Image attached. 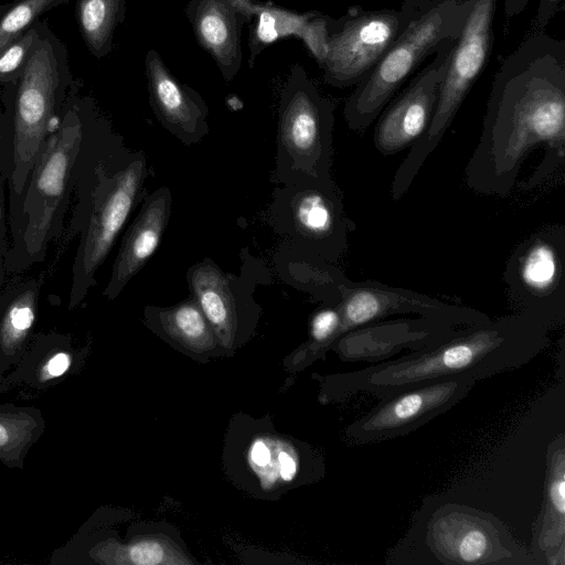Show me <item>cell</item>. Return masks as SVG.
Wrapping results in <instances>:
<instances>
[{
	"label": "cell",
	"instance_id": "1",
	"mask_svg": "<svg viewBox=\"0 0 565 565\" xmlns=\"http://www.w3.org/2000/svg\"><path fill=\"white\" fill-rule=\"evenodd\" d=\"M546 147L540 180L565 154V40L530 32L493 76L482 130L465 169L472 191L504 198L536 147Z\"/></svg>",
	"mask_w": 565,
	"mask_h": 565
},
{
	"label": "cell",
	"instance_id": "2",
	"mask_svg": "<svg viewBox=\"0 0 565 565\" xmlns=\"http://www.w3.org/2000/svg\"><path fill=\"white\" fill-rule=\"evenodd\" d=\"M550 329L524 312L461 327L449 340L330 379L331 397H387L425 382L469 376L481 381L523 366L550 345Z\"/></svg>",
	"mask_w": 565,
	"mask_h": 565
},
{
	"label": "cell",
	"instance_id": "3",
	"mask_svg": "<svg viewBox=\"0 0 565 565\" xmlns=\"http://www.w3.org/2000/svg\"><path fill=\"white\" fill-rule=\"evenodd\" d=\"M387 564L534 565L505 524L490 512L455 502L429 503Z\"/></svg>",
	"mask_w": 565,
	"mask_h": 565
},
{
	"label": "cell",
	"instance_id": "4",
	"mask_svg": "<svg viewBox=\"0 0 565 565\" xmlns=\"http://www.w3.org/2000/svg\"><path fill=\"white\" fill-rule=\"evenodd\" d=\"M73 79L65 43L40 20L23 72L2 88L13 119L12 186L18 194H22L51 127L61 116Z\"/></svg>",
	"mask_w": 565,
	"mask_h": 565
},
{
	"label": "cell",
	"instance_id": "5",
	"mask_svg": "<svg viewBox=\"0 0 565 565\" xmlns=\"http://www.w3.org/2000/svg\"><path fill=\"white\" fill-rule=\"evenodd\" d=\"M473 2L439 1L408 23L348 97L343 116L351 130L365 131L417 67L443 42L459 36Z\"/></svg>",
	"mask_w": 565,
	"mask_h": 565
},
{
	"label": "cell",
	"instance_id": "6",
	"mask_svg": "<svg viewBox=\"0 0 565 565\" xmlns=\"http://www.w3.org/2000/svg\"><path fill=\"white\" fill-rule=\"evenodd\" d=\"M153 174L143 151L122 147L96 168L90 211L73 266L70 309L96 284L95 275L110 253L131 212L148 195L146 183Z\"/></svg>",
	"mask_w": 565,
	"mask_h": 565
},
{
	"label": "cell",
	"instance_id": "7",
	"mask_svg": "<svg viewBox=\"0 0 565 565\" xmlns=\"http://www.w3.org/2000/svg\"><path fill=\"white\" fill-rule=\"evenodd\" d=\"M334 109L303 66L294 65L279 95L276 182L331 175Z\"/></svg>",
	"mask_w": 565,
	"mask_h": 565
},
{
	"label": "cell",
	"instance_id": "8",
	"mask_svg": "<svg viewBox=\"0 0 565 565\" xmlns=\"http://www.w3.org/2000/svg\"><path fill=\"white\" fill-rule=\"evenodd\" d=\"M498 0H475L462 30L450 52L439 86L437 104L426 131L411 146L391 185L393 200H399L441 141L465 98L488 63L493 41V19Z\"/></svg>",
	"mask_w": 565,
	"mask_h": 565
},
{
	"label": "cell",
	"instance_id": "9",
	"mask_svg": "<svg viewBox=\"0 0 565 565\" xmlns=\"http://www.w3.org/2000/svg\"><path fill=\"white\" fill-rule=\"evenodd\" d=\"M79 79H73L61 116L47 136L29 178L23 204V243L31 257L43 253L52 235L72 168L82 148L85 120L94 105L90 97L79 96Z\"/></svg>",
	"mask_w": 565,
	"mask_h": 565
},
{
	"label": "cell",
	"instance_id": "10",
	"mask_svg": "<svg viewBox=\"0 0 565 565\" xmlns=\"http://www.w3.org/2000/svg\"><path fill=\"white\" fill-rule=\"evenodd\" d=\"M267 220L282 242L332 264L347 253L349 233L355 228L331 175L276 188Z\"/></svg>",
	"mask_w": 565,
	"mask_h": 565
},
{
	"label": "cell",
	"instance_id": "11",
	"mask_svg": "<svg viewBox=\"0 0 565 565\" xmlns=\"http://www.w3.org/2000/svg\"><path fill=\"white\" fill-rule=\"evenodd\" d=\"M239 274L224 271L213 259L203 258L191 265L185 274L190 295L212 326L225 352L232 356L255 334L262 307L254 298L257 285L273 281L265 262L241 250Z\"/></svg>",
	"mask_w": 565,
	"mask_h": 565
},
{
	"label": "cell",
	"instance_id": "12",
	"mask_svg": "<svg viewBox=\"0 0 565 565\" xmlns=\"http://www.w3.org/2000/svg\"><path fill=\"white\" fill-rule=\"evenodd\" d=\"M433 2L404 0L399 9L349 10L328 17L327 53L320 67L323 81L335 88L359 84L408 23Z\"/></svg>",
	"mask_w": 565,
	"mask_h": 565
},
{
	"label": "cell",
	"instance_id": "13",
	"mask_svg": "<svg viewBox=\"0 0 565 565\" xmlns=\"http://www.w3.org/2000/svg\"><path fill=\"white\" fill-rule=\"evenodd\" d=\"M503 281L515 312L527 313L550 330L565 323V227L544 226L513 249Z\"/></svg>",
	"mask_w": 565,
	"mask_h": 565
},
{
	"label": "cell",
	"instance_id": "14",
	"mask_svg": "<svg viewBox=\"0 0 565 565\" xmlns=\"http://www.w3.org/2000/svg\"><path fill=\"white\" fill-rule=\"evenodd\" d=\"M476 382L469 376L438 379L380 398L345 429V438L354 445H365L408 435L452 408Z\"/></svg>",
	"mask_w": 565,
	"mask_h": 565
},
{
	"label": "cell",
	"instance_id": "15",
	"mask_svg": "<svg viewBox=\"0 0 565 565\" xmlns=\"http://www.w3.org/2000/svg\"><path fill=\"white\" fill-rule=\"evenodd\" d=\"M341 312L340 337L353 329L394 315H416L467 327L490 318L471 307L448 303L409 289L373 279L352 281L338 305ZM339 337V338H340Z\"/></svg>",
	"mask_w": 565,
	"mask_h": 565
},
{
	"label": "cell",
	"instance_id": "16",
	"mask_svg": "<svg viewBox=\"0 0 565 565\" xmlns=\"http://www.w3.org/2000/svg\"><path fill=\"white\" fill-rule=\"evenodd\" d=\"M52 565H189L195 561L164 534L120 541L90 519L50 556Z\"/></svg>",
	"mask_w": 565,
	"mask_h": 565
},
{
	"label": "cell",
	"instance_id": "17",
	"mask_svg": "<svg viewBox=\"0 0 565 565\" xmlns=\"http://www.w3.org/2000/svg\"><path fill=\"white\" fill-rule=\"evenodd\" d=\"M457 38L448 39L406 88L382 111L374 130L375 148L384 156L412 146L428 128Z\"/></svg>",
	"mask_w": 565,
	"mask_h": 565
},
{
	"label": "cell",
	"instance_id": "18",
	"mask_svg": "<svg viewBox=\"0 0 565 565\" xmlns=\"http://www.w3.org/2000/svg\"><path fill=\"white\" fill-rule=\"evenodd\" d=\"M461 327L424 317L377 320L342 334L331 347L343 361L383 362L406 349L443 343Z\"/></svg>",
	"mask_w": 565,
	"mask_h": 565
},
{
	"label": "cell",
	"instance_id": "19",
	"mask_svg": "<svg viewBox=\"0 0 565 565\" xmlns=\"http://www.w3.org/2000/svg\"><path fill=\"white\" fill-rule=\"evenodd\" d=\"M145 74L149 104L160 125L186 147L200 143L210 131L202 96L180 82L153 49L146 54Z\"/></svg>",
	"mask_w": 565,
	"mask_h": 565
},
{
	"label": "cell",
	"instance_id": "20",
	"mask_svg": "<svg viewBox=\"0 0 565 565\" xmlns=\"http://www.w3.org/2000/svg\"><path fill=\"white\" fill-rule=\"evenodd\" d=\"M255 11L253 0H189L184 9L198 44L232 81L243 61L242 30Z\"/></svg>",
	"mask_w": 565,
	"mask_h": 565
},
{
	"label": "cell",
	"instance_id": "21",
	"mask_svg": "<svg viewBox=\"0 0 565 565\" xmlns=\"http://www.w3.org/2000/svg\"><path fill=\"white\" fill-rule=\"evenodd\" d=\"M245 463L263 492L319 481L323 457L310 446L277 433H257L246 444Z\"/></svg>",
	"mask_w": 565,
	"mask_h": 565
},
{
	"label": "cell",
	"instance_id": "22",
	"mask_svg": "<svg viewBox=\"0 0 565 565\" xmlns=\"http://www.w3.org/2000/svg\"><path fill=\"white\" fill-rule=\"evenodd\" d=\"M172 191L162 185L148 194L127 228L103 295L114 300L158 249L172 212Z\"/></svg>",
	"mask_w": 565,
	"mask_h": 565
},
{
	"label": "cell",
	"instance_id": "23",
	"mask_svg": "<svg viewBox=\"0 0 565 565\" xmlns=\"http://www.w3.org/2000/svg\"><path fill=\"white\" fill-rule=\"evenodd\" d=\"M88 354V344L75 343L68 333L39 332L6 380L12 388L47 391L79 374Z\"/></svg>",
	"mask_w": 565,
	"mask_h": 565
},
{
	"label": "cell",
	"instance_id": "24",
	"mask_svg": "<svg viewBox=\"0 0 565 565\" xmlns=\"http://www.w3.org/2000/svg\"><path fill=\"white\" fill-rule=\"evenodd\" d=\"M145 326L177 351L206 363L226 356L212 326L190 295L168 307L147 305L143 308Z\"/></svg>",
	"mask_w": 565,
	"mask_h": 565
},
{
	"label": "cell",
	"instance_id": "25",
	"mask_svg": "<svg viewBox=\"0 0 565 565\" xmlns=\"http://www.w3.org/2000/svg\"><path fill=\"white\" fill-rule=\"evenodd\" d=\"M530 551L536 564H565V436L563 434L552 440L547 447L543 505L533 529Z\"/></svg>",
	"mask_w": 565,
	"mask_h": 565
},
{
	"label": "cell",
	"instance_id": "26",
	"mask_svg": "<svg viewBox=\"0 0 565 565\" xmlns=\"http://www.w3.org/2000/svg\"><path fill=\"white\" fill-rule=\"evenodd\" d=\"M275 266L285 282L323 305H339L343 291L352 282L335 264L285 242H281L275 254Z\"/></svg>",
	"mask_w": 565,
	"mask_h": 565
},
{
	"label": "cell",
	"instance_id": "27",
	"mask_svg": "<svg viewBox=\"0 0 565 565\" xmlns=\"http://www.w3.org/2000/svg\"><path fill=\"white\" fill-rule=\"evenodd\" d=\"M46 428L40 408L13 403L0 404V462L23 469L26 456Z\"/></svg>",
	"mask_w": 565,
	"mask_h": 565
},
{
	"label": "cell",
	"instance_id": "28",
	"mask_svg": "<svg viewBox=\"0 0 565 565\" xmlns=\"http://www.w3.org/2000/svg\"><path fill=\"white\" fill-rule=\"evenodd\" d=\"M38 315V291L25 289L3 306L0 316V371L3 374L20 361L33 335Z\"/></svg>",
	"mask_w": 565,
	"mask_h": 565
},
{
	"label": "cell",
	"instance_id": "29",
	"mask_svg": "<svg viewBox=\"0 0 565 565\" xmlns=\"http://www.w3.org/2000/svg\"><path fill=\"white\" fill-rule=\"evenodd\" d=\"M126 15V0H76L75 17L81 36L96 58L113 51L115 31Z\"/></svg>",
	"mask_w": 565,
	"mask_h": 565
},
{
	"label": "cell",
	"instance_id": "30",
	"mask_svg": "<svg viewBox=\"0 0 565 565\" xmlns=\"http://www.w3.org/2000/svg\"><path fill=\"white\" fill-rule=\"evenodd\" d=\"M315 11L298 14L289 10L269 4H255V11L249 22V67L255 57L268 45L282 36H301L308 21Z\"/></svg>",
	"mask_w": 565,
	"mask_h": 565
},
{
	"label": "cell",
	"instance_id": "31",
	"mask_svg": "<svg viewBox=\"0 0 565 565\" xmlns=\"http://www.w3.org/2000/svg\"><path fill=\"white\" fill-rule=\"evenodd\" d=\"M341 312L338 305H323L309 321L308 340L292 354L291 363L302 369L324 358L340 337Z\"/></svg>",
	"mask_w": 565,
	"mask_h": 565
},
{
	"label": "cell",
	"instance_id": "32",
	"mask_svg": "<svg viewBox=\"0 0 565 565\" xmlns=\"http://www.w3.org/2000/svg\"><path fill=\"white\" fill-rule=\"evenodd\" d=\"M70 0H15L0 17V50L35 24L41 15Z\"/></svg>",
	"mask_w": 565,
	"mask_h": 565
},
{
	"label": "cell",
	"instance_id": "33",
	"mask_svg": "<svg viewBox=\"0 0 565 565\" xmlns=\"http://www.w3.org/2000/svg\"><path fill=\"white\" fill-rule=\"evenodd\" d=\"M39 21L0 50V90L15 82L23 72L39 34Z\"/></svg>",
	"mask_w": 565,
	"mask_h": 565
},
{
	"label": "cell",
	"instance_id": "34",
	"mask_svg": "<svg viewBox=\"0 0 565 565\" xmlns=\"http://www.w3.org/2000/svg\"><path fill=\"white\" fill-rule=\"evenodd\" d=\"M564 8V0H540L530 32L545 31L546 25Z\"/></svg>",
	"mask_w": 565,
	"mask_h": 565
},
{
	"label": "cell",
	"instance_id": "35",
	"mask_svg": "<svg viewBox=\"0 0 565 565\" xmlns=\"http://www.w3.org/2000/svg\"><path fill=\"white\" fill-rule=\"evenodd\" d=\"M530 0H504V14L508 20L520 14L527 6Z\"/></svg>",
	"mask_w": 565,
	"mask_h": 565
},
{
	"label": "cell",
	"instance_id": "36",
	"mask_svg": "<svg viewBox=\"0 0 565 565\" xmlns=\"http://www.w3.org/2000/svg\"><path fill=\"white\" fill-rule=\"evenodd\" d=\"M3 307H0V316ZM12 390L6 380V374L0 371V393H4Z\"/></svg>",
	"mask_w": 565,
	"mask_h": 565
},
{
	"label": "cell",
	"instance_id": "37",
	"mask_svg": "<svg viewBox=\"0 0 565 565\" xmlns=\"http://www.w3.org/2000/svg\"><path fill=\"white\" fill-rule=\"evenodd\" d=\"M9 6V2H6V3H2L0 4V17L2 15V13L6 11V9L8 8Z\"/></svg>",
	"mask_w": 565,
	"mask_h": 565
},
{
	"label": "cell",
	"instance_id": "38",
	"mask_svg": "<svg viewBox=\"0 0 565 565\" xmlns=\"http://www.w3.org/2000/svg\"><path fill=\"white\" fill-rule=\"evenodd\" d=\"M430 2L433 3H436V2H439V1H444V0H429ZM456 1H466V0H456Z\"/></svg>",
	"mask_w": 565,
	"mask_h": 565
},
{
	"label": "cell",
	"instance_id": "39",
	"mask_svg": "<svg viewBox=\"0 0 565 565\" xmlns=\"http://www.w3.org/2000/svg\"><path fill=\"white\" fill-rule=\"evenodd\" d=\"M0 216H1V196H0Z\"/></svg>",
	"mask_w": 565,
	"mask_h": 565
},
{
	"label": "cell",
	"instance_id": "40",
	"mask_svg": "<svg viewBox=\"0 0 565 565\" xmlns=\"http://www.w3.org/2000/svg\"><path fill=\"white\" fill-rule=\"evenodd\" d=\"M0 121H1V119H0ZM0 138H1V128H0Z\"/></svg>",
	"mask_w": 565,
	"mask_h": 565
}]
</instances>
